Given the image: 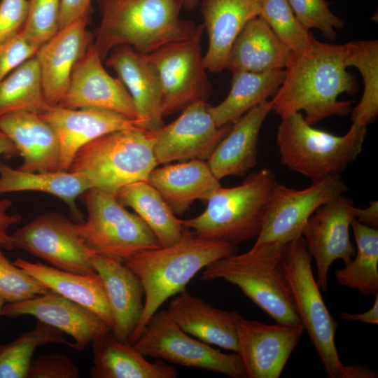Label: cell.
Returning a JSON list of instances; mask_svg holds the SVG:
<instances>
[{
  "mask_svg": "<svg viewBox=\"0 0 378 378\" xmlns=\"http://www.w3.org/2000/svg\"><path fill=\"white\" fill-rule=\"evenodd\" d=\"M348 52L347 43L333 45L315 38L306 50L293 52L284 80L271 99L272 111L281 118L304 111L311 125L349 114L354 102L337 99L358 88L356 76L346 70Z\"/></svg>",
  "mask_w": 378,
  "mask_h": 378,
  "instance_id": "obj_1",
  "label": "cell"
},
{
  "mask_svg": "<svg viewBox=\"0 0 378 378\" xmlns=\"http://www.w3.org/2000/svg\"><path fill=\"white\" fill-rule=\"evenodd\" d=\"M234 253L236 245L198 237L184 227L178 241L141 251L125 260L123 262L138 276L144 290L143 313L129 342L133 344L136 342L159 307L183 290L199 271Z\"/></svg>",
  "mask_w": 378,
  "mask_h": 378,
  "instance_id": "obj_2",
  "label": "cell"
},
{
  "mask_svg": "<svg viewBox=\"0 0 378 378\" xmlns=\"http://www.w3.org/2000/svg\"><path fill=\"white\" fill-rule=\"evenodd\" d=\"M101 14L93 46L104 61L116 46L142 54L191 37L197 26L180 18L183 0H97Z\"/></svg>",
  "mask_w": 378,
  "mask_h": 378,
  "instance_id": "obj_3",
  "label": "cell"
},
{
  "mask_svg": "<svg viewBox=\"0 0 378 378\" xmlns=\"http://www.w3.org/2000/svg\"><path fill=\"white\" fill-rule=\"evenodd\" d=\"M286 244L253 246L248 251L218 260L202 272L200 279H223L237 286L276 322L302 325L297 314L283 265Z\"/></svg>",
  "mask_w": 378,
  "mask_h": 378,
  "instance_id": "obj_4",
  "label": "cell"
},
{
  "mask_svg": "<svg viewBox=\"0 0 378 378\" xmlns=\"http://www.w3.org/2000/svg\"><path fill=\"white\" fill-rule=\"evenodd\" d=\"M277 181L268 168L251 173L241 184L218 188L199 216L181 220L183 227L203 238L234 245L257 237Z\"/></svg>",
  "mask_w": 378,
  "mask_h": 378,
  "instance_id": "obj_5",
  "label": "cell"
},
{
  "mask_svg": "<svg viewBox=\"0 0 378 378\" xmlns=\"http://www.w3.org/2000/svg\"><path fill=\"white\" fill-rule=\"evenodd\" d=\"M155 141V132L140 127L111 132L80 148L68 171L83 175L92 188L116 195L127 184L148 181L158 166Z\"/></svg>",
  "mask_w": 378,
  "mask_h": 378,
  "instance_id": "obj_6",
  "label": "cell"
},
{
  "mask_svg": "<svg viewBox=\"0 0 378 378\" xmlns=\"http://www.w3.org/2000/svg\"><path fill=\"white\" fill-rule=\"evenodd\" d=\"M367 127L352 123L342 136L308 124L301 112L281 118L276 135L281 162L312 182L342 172L362 150Z\"/></svg>",
  "mask_w": 378,
  "mask_h": 378,
  "instance_id": "obj_7",
  "label": "cell"
},
{
  "mask_svg": "<svg viewBox=\"0 0 378 378\" xmlns=\"http://www.w3.org/2000/svg\"><path fill=\"white\" fill-rule=\"evenodd\" d=\"M87 220L74 223L77 233L94 254L122 261L144 250L160 247L154 233L128 211L115 194L91 188L83 195Z\"/></svg>",
  "mask_w": 378,
  "mask_h": 378,
  "instance_id": "obj_8",
  "label": "cell"
},
{
  "mask_svg": "<svg viewBox=\"0 0 378 378\" xmlns=\"http://www.w3.org/2000/svg\"><path fill=\"white\" fill-rule=\"evenodd\" d=\"M312 257L302 236L286 243L283 265L297 314L328 378H338L343 366L335 345L337 323L323 300L312 269Z\"/></svg>",
  "mask_w": 378,
  "mask_h": 378,
  "instance_id": "obj_9",
  "label": "cell"
},
{
  "mask_svg": "<svg viewBox=\"0 0 378 378\" xmlns=\"http://www.w3.org/2000/svg\"><path fill=\"white\" fill-rule=\"evenodd\" d=\"M204 31L203 24H199L189 38L146 54L160 80L163 117L182 111L195 102H206L212 93L202 54Z\"/></svg>",
  "mask_w": 378,
  "mask_h": 378,
  "instance_id": "obj_10",
  "label": "cell"
},
{
  "mask_svg": "<svg viewBox=\"0 0 378 378\" xmlns=\"http://www.w3.org/2000/svg\"><path fill=\"white\" fill-rule=\"evenodd\" d=\"M133 346L145 356L232 378H246L237 353H223L189 335L167 310L157 311L149 318Z\"/></svg>",
  "mask_w": 378,
  "mask_h": 378,
  "instance_id": "obj_11",
  "label": "cell"
},
{
  "mask_svg": "<svg viewBox=\"0 0 378 378\" xmlns=\"http://www.w3.org/2000/svg\"><path fill=\"white\" fill-rule=\"evenodd\" d=\"M348 190L339 174L298 190L276 183L253 246L288 241L302 236L307 220L321 205Z\"/></svg>",
  "mask_w": 378,
  "mask_h": 378,
  "instance_id": "obj_12",
  "label": "cell"
},
{
  "mask_svg": "<svg viewBox=\"0 0 378 378\" xmlns=\"http://www.w3.org/2000/svg\"><path fill=\"white\" fill-rule=\"evenodd\" d=\"M10 236L14 248L38 257L50 266L80 274L96 272L92 263L94 253L76 231L74 223L61 214L38 216Z\"/></svg>",
  "mask_w": 378,
  "mask_h": 378,
  "instance_id": "obj_13",
  "label": "cell"
},
{
  "mask_svg": "<svg viewBox=\"0 0 378 378\" xmlns=\"http://www.w3.org/2000/svg\"><path fill=\"white\" fill-rule=\"evenodd\" d=\"M206 102H195L155 132L154 156L159 164L174 161L207 160L232 124L218 127L208 111Z\"/></svg>",
  "mask_w": 378,
  "mask_h": 378,
  "instance_id": "obj_14",
  "label": "cell"
},
{
  "mask_svg": "<svg viewBox=\"0 0 378 378\" xmlns=\"http://www.w3.org/2000/svg\"><path fill=\"white\" fill-rule=\"evenodd\" d=\"M355 209L354 202L340 195L319 206L303 227L302 236L316 265V282L324 292L332 262L341 259L346 264L356 253L349 237Z\"/></svg>",
  "mask_w": 378,
  "mask_h": 378,
  "instance_id": "obj_15",
  "label": "cell"
},
{
  "mask_svg": "<svg viewBox=\"0 0 378 378\" xmlns=\"http://www.w3.org/2000/svg\"><path fill=\"white\" fill-rule=\"evenodd\" d=\"M304 330L302 325L267 324L241 317L236 353L246 378H279Z\"/></svg>",
  "mask_w": 378,
  "mask_h": 378,
  "instance_id": "obj_16",
  "label": "cell"
},
{
  "mask_svg": "<svg viewBox=\"0 0 378 378\" xmlns=\"http://www.w3.org/2000/svg\"><path fill=\"white\" fill-rule=\"evenodd\" d=\"M32 316L73 337L68 345L83 350L111 331L110 326L88 308L56 293H48L20 302L6 303L1 316Z\"/></svg>",
  "mask_w": 378,
  "mask_h": 378,
  "instance_id": "obj_17",
  "label": "cell"
},
{
  "mask_svg": "<svg viewBox=\"0 0 378 378\" xmlns=\"http://www.w3.org/2000/svg\"><path fill=\"white\" fill-rule=\"evenodd\" d=\"M102 62L92 43L76 64L68 88L57 106L100 108L141 120L126 88L118 78L105 70Z\"/></svg>",
  "mask_w": 378,
  "mask_h": 378,
  "instance_id": "obj_18",
  "label": "cell"
},
{
  "mask_svg": "<svg viewBox=\"0 0 378 378\" xmlns=\"http://www.w3.org/2000/svg\"><path fill=\"white\" fill-rule=\"evenodd\" d=\"M39 115L54 129L59 140V171H68L78 150L102 136L128 128L144 129L139 120L95 108L50 106Z\"/></svg>",
  "mask_w": 378,
  "mask_h": 378,
  "instance_id": "obj_19",
  "label": "cell"
},
{
  "mask_svg": "<svg viewBox=\"0 0 378 378\" xmlns=\"http://www.w3.org/2000/svg\"><path fill=\"white\" fill-rule=\"evenodd\" d=\"M89 19L90 15H86L59 29L34 55L49 106H56L62 100L76 64L93 43V36L87 29Z\"/></svg>",
  "mask_w": 378,
  "mask_h": 378,
  "instance_id": "obj_20",
  "label": "cell"
},
{
  "mask_svg": "<svg viewBox=\"0 0 378 378\" xmlns=\"http://www.w3.org/2000/svg\"><path fill=\"white\" fill-rule=\"evenodd\" d=\"M106 60V66L117 74L132 97L144 128L156 132L164 125L162 89L158 74L146 54L131 46L115 47Z\"/></svg>",
  "mask_w": 378,
  "mask_h": 378,
  "instance_id": "obj_21",
  "label": "cell"
},
{
  "mask_svg": "<svg viewBox=\"0 0 378 378\" xmlns=\"http://www.w3.org/2000/svg\"><path fill=\"white\" fill-rule=\"evenodd\" d=\"M92 263L100 276L112 314V333L128 342L143 313L144 290L138 276L123 261L94 254Z\"/></svg>",
  "mask_w": 378,
  "mask_h": 378,
  "instance_id": "obj_22",
  "label": "cell"
},
{
  "mask_svg": "<svg viewBox=\"0 0 378 378\" xmlns=\"http://www.w3.org/2000/svg\"><path fill=\"white\" fill-rule=\"evenodd\" d=\"M167 312L185 332L208 344L232 352L238 350V326L241 316L211 306L186 289L169 304Z\"/></svg>",
  "mask_w": 378,
  "mask_h": 378,
  "instance_id": "obj_23",
  "label": "cell"
},
{
  "mask_svg": "<svg viewBox=\"0 0 378 378\" xmlns=\"http://www.w3.org/2000/svg\"><path fill=\"white\" fill-rule=\"evenodd\" d=\"M0 130L23 158L19 169L29 172L59 170L61 147L54 129L37 113L21 111L0 117Z\"/></svg>",
  "mask_w": 378,
  "mask_h": 378,
  "instance_id": "obj_24",
  "label": "cell"
},
{
  "mask_svg": "<svg viewBox=\"0 0 378 378\" xmlns=\"http://www.w3.org/2000/svg\"><path fill=\"white\" fill-rule=\"evenodd\" d=\"M272 110V100H266L232 124L206 162L218 180L227 176H244L257 164L260 132Z\"/></svg>",
  "mask_w": 378,
  "mask_h": 378,
  "instance_id": "obj_25",
  "label": "cell"
},
{
  "mask_svg": "<svg viewBox=\"0 0 378 378\" xmlns=\"http://www.w3.org/2000/svg\"><path fill=\"white\" fill-rule=\"evenodd\" d=\"M261 0H203L202 13L209 46L204 55L206 70L218 73L226 69L230 50L240 31L259 15Z\"/></svg>",
  "mask_w": 378,
  "mask_h": 378,
  "instance_id": "obj_26",
  "label": "cell"
},
{
  "mask_svg": "<svg viewBox=\"0 0 378 378\" xmlns=\"http://www.w3.org/2000/svg\"><path fill=\"white\" fill-rule=\"evenodd\" d=\"M148 182L175 215L189 210L195 200L207 201L221 186L206 162L191 160L155 167Z\"/></svg>",
  "mask_w": 378,
  "mask_h": 378,
  "instance_id": "obj_27",
  "label": "cell"
},
{
  "mask_svg": "<svg viewBox=\"0 0 378 378\" xmlns=\"http://www.w3.org/2000/svg\"><path fill=\"white\" fill-rule=\"evenodd\" d=\"M293 52L259 16L250 20L236 38L226 69L232 74L285 69Z\"/></svg>",
  "mask_w": 378,
  "mask_h": 378,
  "instance_id": "obj_28",
  "label": "cell"
},
{
  "mask_svg": "<svg viewBox=\"0 0 378 378\" xmlns=\"http://www.w3.org/2000/svg\"><path fill=\"white\" fill-rule=\"evenodd\" d=\"M92 378H176L178 372L167 362H149L133 344L117 338L112 332L92 343Z\"/></svg>",
  "mask_w": 378,
  "mask_h": 378,
  "instance_id": "obj_29",
  "label": "cell"
},
{
  "mask_svg": "<svg viewBox=\"0 0 378 378\" xmlns=\"http://www.w3.org/2000/svg\"><path fill=\"white\" fill-rule=\"evenodd\" d=\"M14 264L33 276L50 291L92 310L112 329V314L102 281L97 272L76 274L20 258L14 261Z\"/></svg>",
  "mask_w": 378,
  "mask_h": 378,
  "instance_id": "obj_30",
  "label": "cell"
},
{
  "mask_svg": "<svg viewBox=\"0 0 378 378\" xmlns=\"http://www.w3.org/2000/svg\"><path fill=\"white\" fill-rule=\"evenodd\" d=\"M285 75V69L232 74L227 96L218 105L208 107L216 125L233 124L251 108L273 97Z\"/></svg>",
  "mask_w": 378,
  "mask_h": 378,
  "instance_id": "obj_31",
  "label": "cell"
},
{
  "mask_svg": "<svg viewBox=\"0 0 378 378\" xmlns=\"http://www.w3.org/2000/svg\"><path fill=\"white\" fill-rule=\"evenodd\" d=\"M91 188L89 181L78 173L59 170L29 172L0 162V195L22 191L45 192L65 202L78 220L82 218L76 200Z\"/></svg>",
  "mask_w": 378,
  "mask_h": 378,
  "instance_id": "obj_32",
  "label": "cell"
},
{
  "mask_svg": "<svg viewBox=\"0 0 378 378\" xmlns=\"http://www.w3.org/2000/svg\"><path fill=\"white\" fill-rule=\"evenodd\" d=\"M119 201L131 207L146 223L156 237L160 246L178 241L184 227L158 191L148 181L127 184L116 193Z\"/></svg>",
  "mask_w": 378,
  "mask_h": 378,
  "instance_id": "obj_33",
  "label": "cell"
},
{
  "mask_svg": "<svg viewBox=\"0 0 378 378\" xmlns=\"http://www.w3.org/2000/svg\"><path fill=\"white\" fill-rule=\"evenodd\" d=\"M357 250L354 259L335 271L342 286L358 290L363 295H378V230L356 220L351 224Z\"/></svg>",
  "mask_w": 378,
  "mask_h": 378,
  "instance_id": "obj_34",
  "label": "cell"
},
{
  "mask_svg": "<svg viewBox=\"0 0 378 378\" xmlns=\"http://www.w3.org/2000/svg\"><path fill=\"white\" fill-rule=\"evenodd\" d=\"M49 106L45 99L39 66L34 56L0 81V117L21 111L41 114Z\"/></svg>",
  "mask_w": 378,
  "mask_h": 378,
  "instance_id": "obj_35",
  "label": "cell"
},
{
  "mask_svg": "<svg viewBox=\"0 0 378 378\" xmlns=\"http://www.w3.org/2000/svg\"><path fill=\"white\" fill-rule=\"evenodd\" d=\"M347 45V65L358 69L364 85L361 99L351 110V120L367 127L378 115V41H354Z\"/></svg>",
  "mask_w": 378,
  "mask_h": 378,
  "instance_id": "obj_36",
  "label": "cell"
},
{
  "mask_svg": "<svg viewBox=\"0 0 378 378\" xmlns=\"http://www.w3.org/2000/svg\"><path fill=\"white\" fill-rule=\"evenodd\" d=\"M50 343L69 344L62 332L38 321L31 330L0 346V378H27L35 349Z\"/></svg>",
  "mask_w": 378,
  "mask_h": 378,
  "instance_id": "obj_37",
  "label": "cell"
},
{
  "mask_svg": "<svg viewBox=\"0 0 378 378\" xmlns=\"http://www.w3.org/2000/svg\"><path fill=\"white\" fill-rule=\"evenodd\" d=\"M258 16L293 52L306 50L314 38L296 18L287 0H261Z\"/></svg>",
  "mask_w": 378,
  "mask_h": 378,
  "instance_id": "obj_38",
  "label": "cell"
},
{
  "mask_svg": "<svg viewBox=\"0 0 378 378\" xmlns=\"http://www.w3.org/2000/svg\"><path fill=\"white\" fill-rule=\"evenodd\" d=\"M48 291L33 276L10 262L0 248V297L6 303L26 300Z\"/></svg>",
  "mask_w": 378,
  "mask_h": 378,
  "instance_id": "obj_39",
  "label": "cell"
},
{
  "mask_svg": "<svg viewBox=\"0 0 378 378\" xmlns=\"http://www.w3.org/2000/svg\"><path fill=\"white\" fill-rule=\"evenodd\" d=\"M60 0H28V13L21 34L40 47L59 30Z\"/></svg>",
  "mask_w": 378,
  "mask_h": 378,
  "instance_id": "obj_40",
  "label": "cell"
},
{
  "mask_svg": "<svg viewBox=\"0 0 378 378\" xmlns=\"http://www.w3.org/2000/svg\"><path fill=\"white\" fill-rule=\"evenodd\" d=\"M298 21L307 29H319L327 40L337 37L344 22L333 14L324 0H287Z\"/></svg>",
  "mask_w": 378,
  "mask_h": 378,
  "instance_id": "obj_41",
  "label": "cell"
},
{
  "mask_svg": "<svg viewBox=\"0 0 378 378\" xmlns=\"http://www.w3.org/2000/svg\"><path fill=\"white\" fill-rule=\"evenodd\" d=\"M78 367L66 355L46 354L31 360L27 378H78Z\"/></svg>",
  "mask_w": 378,
  "mask_h": 378,
  "instance_id": "obj_42",
  "label": "cell"
},
{
  "mask_svg": "<svg viewBox=\"0 0 378 378\" xmlns=\"http://www.w3.org/2000/svg\"><path fill=\"white\" fill-rule=\"evenodd\" d=\"M39 47L29 41L21 32L0 44V81L23 62L34 57Z\"/></svg>",
  "mask_w": 378,
  "mask_h": 378,
  "instance_id": "obj_43",
  "label": "cell"
},
{
  "mask_svg": "<svg viewBox=\"0 0 378 378\" xmlns=\"http://www.w3.org/2000/svg\"><path fill=\"white\" fill-rule=\"evenodd\" d=\"M27 13L28 0L0 1V44L21 32Z\"/></svg>",
  "mask_w": 378,
  "mask_h": 378,
  "instance_id": "obj_44",
  "label": "cell"
},
{
  "mask_svg": "<svg viewBox=\"0 0 378 378\" xmlns=\"http://www.w3.org/2000/svg\"><path fill=\"white\" fill-rule=\"evenodd\" d=\"M92 0H60L59 29L90 15Z\"/></svg>",
  "mask_w": 378,
  "mask_h": 378,
  "instance_id": "obj_45",
  "label": "cell"
},
{
  "mask_svg": "<svg viewBox=\"0 0 378 378\" xmlns=\"http://www.w3.org/2000/svg\"><path fill=\"white\" fill-rule=\"evenodd\" d=\"M12 204V201L8 198L0 200V248L7 251L14 248L8 230L10 226L20 223L22 220L21 216L18 214H7V210Z\"/></svg>",
  "mask_w": 378,
  "mask_h": 378,
  "instance_id": "obj_46",
  "label": "cell"
},
{
  "mask_svg": "<svg viewBox=\"0 0 378 378\" xmlns=\"http://www.w3.org/2000/svg\"><path fill=\"white\" fill-rule=\"evenodd\" d=\"M355 220L367 226L377 228L378 202L371 201L369 206L364 209L356 206Z\"/></svg>",
  "mask_w": 378,
  "mask_h": 378,
  "instance_id": "obj_47",
  "label": "cell"
},
{
  "mask_svg": "<svg viewBox=\"0 0 378 378\" xmlns=\"http://www.w3.org/2000/svg\"><path fill=\"white\" fill-rule=\"evenodd\" d=\"M339 316L341 318L347 321H359L365 323H378V295L375 296L373 305L368 311L360 314H351L340 312Z\"/></svg>",
  "mask_w": 378,
  "mask_h": 378,
  "instance_id": "obj_48",
  "label": "cell"
},
{
  "mask_svg": "<svg viewBox=\"0 0 378 378\" xmlns=\"http://www.w3.org/2000/svg\"><path fill=\"white\" fill-rule=\"evenodd\" d=\"M377 373L370 369L358 365H344L341 368L338 378H374Z\"/></svg>",
  "mask_w": 378,
  "mask_h": 378,
  "instance_id": "obj_49",
  "label": "cell"
},
{
  "mask_svg": "<svg viewBox=\"0 0 378 378\" xmlns=\"http://www.w3.org/2000/svg\"><path fill=\"white\" fill-rule=\"evenodd\" d=\"M18 151L11 139L0 130V155L10 158L18 155Z\"/></svg>",
  "mask_w": 378,
  "mask_h": 378,
  "instance_id": "obj_50",
  "label": "cell"
},
{
  "mask_svg": "<svg viewBox=\"0 0 378 378\" xmlns=\"http://www.w3.org/2000/svg\"><path fill=\"white\" fill-rule=\"evenodd\" d=\"M200 0H183V6L187 9H192L196 7Z\"/></svg>",
  "mask_w": 378,
  "mask_h": 378,
  "instance_id": "obj_51",
  "label": "cell"
},
{
  "mask_svg": "<svg viewBox=\"0 0 378 378\" xmlns=\"http://www.w3.org/2000/svg\"><path fill=\"white\" fill-rule=\"evenodd\" d=\"M5 304H6L5 300L0 297V316H1L2 309Z\"/></svg>",
  "mask_w": 378,
  "mask_h": 378,
  "instance_id": "obj_52",
  "label": "cell"
}]
</instances>
